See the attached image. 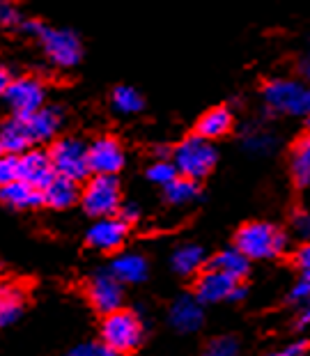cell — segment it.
Segmentation results:
<instances>
[{
    "label": "cell",
    "instance_id": "35",
    "mask_svg": "<svg viewBox=\"0 0 310 356\" xmlns=\"http://www.w3.org/2000/svg\"><path fill=\"white\" fill-rule=\"evenodd\" d=\"M0 24L3 26H17L19 24V12L14 10L12 3L0 0Z\"/></svg>",
    "mask_w": 310,
    "mask_h": 356
},
{
    "label": "cell",
    "instance_id": "7",
    "mask_svg": "<svg viewBox=\"0 0 310 356\" xmlns=\"http://www.w3.org/2000/svg\"><path fill=\"white\" fill-rule=\"evenodd\" d=\"M49 154L53 159L58 175L81 181L92 172L88 161V145L79 138H60L58 143H53Z\"/></svg>",
    "mask_w": 310,
    "mask_h": 356
},
{
    "label": "cell",
    "instance_id": "19",
    "mask_svg": "<svg viewBox=\"0 0 310 356\" xmlns=\"http://www.w3.org/2000/svg\"><path fill=\"white\" fill-rule=\"evenodd\" d=\"M207 267L223 271V274H228L234 280H244L248 276V271H251V257L244 255L234 246V248H225V251L216 253L207 262Z\"/></svg>",
    "mask_w": 310,
    "mask_h": 356
},
{
    "label": "cell",
    "instance_id": "5",
    "mask_svg": "<svg viewBox=\"0 0 310 356\" xmlns=\"http://www.w3.org/2000/svg\"><path fill=\"white\" fill-rule=\"evenodd\" d=\"M83 209L90 216L104 218V216H115L120 211V184L115 175H97L88 179L85 188L81 191Z\"/></svg>",
    "mask_w": 310,
    "mask_h": 356
},
{
    "label": "cell",
    "instance_id": "8",
    "mask_svg": "<svg viewBox=\"0 0 310 356\" xmlns=\"http://www.w3.org/2000/svg\"><path fill=\"white\" fill-rule=\"evenodd\" d=\"M47 99V90L37 79H12L10 88L5 92V102L17 118H28L35 111H40Z\"/></svg>",
    "mask_w": 310,
    "mask_h": 356
},
{
    "label": "cell",
    "instance_id": "28",
    "mask_svg": "<svg viewBox=\"0 0 310 356\" xmlns=\"http://www.w3.org/2000/svg\"><path fill=\"white\" fill-rule=\"evenodd\" d=\"M147 177H149V181H154V184L165 186V184H170L172 179L179 177V170H177L175 161H168V159H158L156 163L149 165Z\"/></svg>",
    "mask_w": 310,
    "mask_h": 356
},
{
    "label": "cell",
    "instance_id": "11",
    "mask_svg": "<svg viewBox=\"0 0 310 356\" xmlns=\"http://www.w3.org/2000/svg\"><path fill=\"white\" fill-rule=\"evenodd\" d=\"M90 170L97 175H117L124 165L122 145L115 138H97L92 145H88Z\"/></svg>",
    "mask_w": 310,
    "mask_h": 356
},
{
    "label": "cell",
    "instance_id": "17",
    "mask_svg": "<svg viewBox=\"0 0 310 356\" xmlns=\"http://www.w3.org/2000/svg\"><path fill=\"white\" fill-rule=\"evenodd\" d=\"M42 191H44V204H49L53 209H67L81 198L76 179L65 175H56L51 184L44 186Z\"/></svg>",
    "mask_w": 310,
    "mask_h": 356
},
{
    "label": "cell",
    "instance_id": "1",
    "mask_svg": "<svg viewBox=\"0 0 310 356\" xmlns=\"http://www.w3.org/2000/svg\"><path fill=\"white\" fill-rule=\"evenodd\" d=\"M234 246L251 260H269L287 248V234L278 225L251 221L244 223L234 234Z\"/></svg>",
    "mask_w": 310,
    "mask_h": 356
},
{
    "label": "cell",
    "instance_id": "40",
    "mask_svg": "<svg viewBox=\"0 0 310 356\" xmlns=\"http://www.w3.org/2000/svg\"><path fill=\"white\" fill-rule=\"evenodd\" d=\"M244 297H246V287L241 283H237V287H234L232 294H230V301H241Z\"/></svg>",
    "mask_w": 310,
    "mask_h": 356
},
{
    "label": "cell",
    "instance_id": "23",
    "mask_svg": "<svg viewBox=\"0 0 310 356\" xmlns=\"http://www.w3.org/2000/svg\"><path fill=\"white\" fill-rule=\"evenodd\" d=\"M111 271L122 283H142L147 278V260L138 253L117 255L111 264Z\"/></svg>",
    "mask_w": 310,
    "mask_h": 356
},
{
    "label": "cell",
    "instance_id": "41",
    "mask_svg": "<svg viewBox=\"0 0 310 356\" xmlns=\"http://www.w3.org/2000/svg\"><path fill=\"white\" fill-rule=\"evenodd\" d=\"M299 327H310V304L304 306V310H301V317H299Z\"/></svg>",
    "mask_w": 310,
    "mask_h": 356
},
{
    "label": "cell",
    "instance_id": "37",
    "mask_svg": "<svg viewBox=\"0 0 310 356\" xmlns=\"http://www.w3.org/2000/svg\"><path fill=\"white\" fill-rule=\"evenodd\" d=\"M117 216L124 218L127 223H133L136 218H138V207H136V204H120Z\"/></svg>",
    "mask_w": 310,
    "mask_h": 356
},
{
    "label": "cell",
    "instance_id": "18",
    "mask_svg": "<svg viewBox=\"0 0 310 356\" xmlns=\"http://www.w3.org/2000/svg\"><path fill=\"white\" fill-rule=\"evenodd\" d=\"M230 129H232L230 108L216 106V108H209L205 115H200L198 124H195V134L207 140H216V138H223L225 134H230Z\"/></svg>",
    "mask_w": 310,
    "mask_h": 356
},
{
    "label": "cell",
    "instance_id": "43",
    "mask_svg": "<svg viewBox=\"0 0 310 356\" xmlns=\"http://www.w3.org/2000/svg\"><path fill=\"white\" fill-rule=\"evenodd\" d=\"M308 129H310V115H308Z\"/></svg>",
    "mask_w": 310,
    "mask_h": 356
},
{
    "label": "cell",
    "instance_id": "24",
    "mask_svg": "<svg viewBox=\"0 0 310 356\" xmlns=\"http://www.w3.org/2000/svg\"><path fill=\"white\" fill-rule=\"evenodd\" d=\"M205 251H202L200 246H195V244H186V246H179L175 253H172V269L177 271V274L181 276H191L195 274L202 264H205Z\"/></svg>",
    "mask_w": 310,
    "mask_h": 356
},
{
    "label": "cell",
    "instance_id": "16",
    "mask_svg": "<svg viewBox=\"0 0 310 356\" xmlns=\"http://www.w3.org/2000/svg\"><path fill=\"white\" fill-rule=\"evenodd\" d=\"M24 120H26L30 140L47 143V140H53V136L58 134L60 122H63V115H60L58 108H44L42 106L40 111H35L33 115H28Z\"/></svg>",
    "mask_w": 310,
    "mask_h": 356
},
{
    "label": "cell",
    "instance_id": "4",
    "mask_svg": "<svg viewBox=\"0 0 310 356\" xmlns=\"http://www.w3.org/2000/svg\"><path fill=\"white\" fill-rule=\"evenodd\" d=\"M101 340L115 354L136 352L142 343V324L131 310H113L101 322Z\"/></svg>",
    "mask_w": 310,
    "mask_h": 356
},
{
    "label": "cell",
    "instance_id": "31",
    "mask_svg": "<svg viewBox=\"0 0 310 356\" xmlns=\"http://www.w3.org/2000/svg\"><path fill=\"white\" fill-rule=\"evenodd\" d=\"M72 356H115V352L111 350L106 343H83L79 347H74Z\"/></svg>",
    "mask_w": 310,
    "mask_h": 356
},
{
    "label": "cell",
    "instance_id": "39",
    "mask_svg": "<svg viewBox=\"0 0 310 356\" xmlns=\"http://www.w3.org/2000/svg\"><path fill=\"white\" fill-rule=\"evenodd\" d=\"M299 74L310 83V56H306V58L299 63Z\"/></svg>",
    "mask_w": 310,
    "mask_h": 356
},
{
    "label": "cell",
    "instance_id": "32",
    "mask_svg": "<svg viewBox=\"0 0 310 356\" xmlns=\"http://www.w3.org/2000/svg\"><path fill=\"white\" fill-rule=\"evenodd\" d=\"M290 301H292V304H297V306H308L310 304V278L301 276L299 283L292 287Z\"/></svg>",
    "mask_w": 310,
    "mask_h": 356
},
{
    "label": "cell",
    "instance_id": "34",
    "mask_svg": "<svg viewBox=\"0 0 310 356\" xmlns=\"http://www.w3.org/2000/svg\"><path fill=\"white\" fill-rule=\"evenodd\" d=\"M294 264H297L301 276L310 278V239L306 241V244H301L299 251L294 253Z\"/></svg>",
    "mask_w": 310,
    "mask_h": 356
},
{
    "label": "cell",
    "instance_id": "26",
    "mask_svg": "<svg viewBox=\"0 0 310 356\" xmlns=\"http://www.w3.org/2000/svg\"><path fill=\"white\" fill-rule=\"evenodd\" d=\"M113 106L120 111V113H124V115H133V113H138L142 111V97L138 90H133L129 86H117L115 90H113Z\"/></svg>",
    "mask_w": 310,
    "mask_h": 356
},
{
    "label": "cell",
    "instance_id": "20",
    "mask_svg": "<svg viewBox=\"0 0 310 356\" xmlns=\"http://www.w3.org/2000/svg\"><path fill=\"white\" fill-rule=\"evenodd\" d=\"M26 306V294L12 283H0V329L10 327L21 317Z\"/></svg>",
    "mask_w": 310,
    "mask_h": 356
},
{
    "label": "cell",
    "instance_id": "25",
    "mask_svg": "<svg viewBox=\"0 0 310 356\" xmlns=\"http://www.w3.org/2000/svg\"><path fill=\"white\" fill-rule=\"evenodd\" d=\"M198 179H191V177H184L179 175L177 179H172L170 184L163 186L165 191V200H168L170 204H186L198 198V184H195Z\"/></svg>",
    "mask_w": 310,
    "mask_h": 356
},
{
    "label": "cell",
    "instance_id": "27",
    "mask_svg": "<svg viewBox=\"0 0 310 356\" xmlns=\"http://www.w3.org/2000/svg\"><path fill=\"white\" fill-rule=\"evenodd\" d=\"M244 145L248 152L253 154H269L271 149L276 147V136H271L264 129H255V131H248L244 138Z\"/></svg>",
    "mask_w": 310,
    "mask_h": 356
},
{
    "label": "cell",
    "instance_id": "2",
    "mask_svg": "<svg viewBox=\"0 0 310 356\" xmlns=\"http://www.w3.org/2000/svg\"><path fill=\"white\" fill-rule=\"evenodd\" d=\"M262 99L267 104L269 113L281 115H310V83L297 79H274L264 83Z\"/></svg>",
    "mask_w": 310,
    "mask_h": 356
},
{
    "label": "cell",
    "instance_id": "33",
    "mask_svg": "<svg viewBox=\"0 0 310 356\" xmlns=\"http://www.w3.org/2000/svg\"><path fill=\"white\" fill-rule=\"evenodd\" d=\"M292 230L299 239L308 241L310 239V214L308 211H297L292 216Z\"/></svg>",
    "mask_w": 310,
    "mask_h": 356
},
{
    "label": "cell",
    "instance_id": "21",
    "mask_svg": "<svg viewBox=\"0 0 310 356\" xmlns=\"http://www.w3.org/2000/svg\"><path fill=\"white\" fill-rule=\"evenodd\" d=\"M290 170L299 188L310 186V129L290 149Z\"/></svg>",
    "mask_w": 310,
    "mask_h": 356
},
{
    "label": "cell",
    "instance_id": "42",
    "mask_svg": "<svg viewBox=\"0 0 310 356\" xmlns=\"http://www.w3.org/2000/svg\"><path fill=\"white\" fill-rule=\"evenodd\" d=\"M5 154V149H3V145H0V156H3Z\"/></svg>",
    "mask_w": 310,
    "mask_h": 356
},
{
    "label": "cell",
    "instance_id": "10",
    "mask_svg": "<svg viewBox=\"0 0 310 356\" xmlns=\"http://www.w3.org/2000/svg\"><path fill=\"white\" fill-rule=\"evenodd\" d=\"M129 223L120 216H104L99 218L92 228L88 230V244L90 248H97L101 253H113L124 244Z\"/></svg>",
    "mask_w": 310,
    "mask_h": 356
},
{
    "label": "cell",
    "instance_id": "15",
    "mask_svg": "<svg viewBox=\"0 0 310 356\" xmlns=\"http://www.w3.org/2000/svg\"><path fill=\"white\" fill-rule=\"evenodd\" d=\"M0 200L12 209H30L44 202V191L19 177L10 184L0 186Z\"/></svg>",
    "mask_w": 310,
    "mask_h": 356
},
{
    "label": "cell",
    "instance_id": "38",
    "mask_svg": "<svg viewBox=\"0 0 310 356\" xmlns=\"http://www.w3.org/2000/svg\"><path fill=\"white\" fill-rule=\"evenodd\" d=\"M10 83H12L10 74H7V70H3V67H0V97H5L7 88H10Z\"/></svg>",
    "mask_w": 310,
    "mask_h": 356
},
{
    "label": "cell",
    "instance_id": "3",
    "mask_svg": "<svg viewBox=\"0 0 310 356\" xmlns=\"http://www.w3.org/2000/svg\"><path fill=\"white\" fill-rule=\"evenodd\" d=\"M216 149L211 145V140L202 138V136H188L172 149V161H175L179 175L191 177V179H202L207 177L211 168L216 165Z\"/></svg>",
    "mask_w": 310,
    "mask_h": 356
},
{
    "label": "cell",
    "instance_id": "36",
    "mask_svg": "<svg viewBox=\"0 0 310 356\" xmlns=\"http://www.w3.org/2000/svg\"><path fill=\"white\" fill-rule=\"evenodd\" d=\"M308 352V343L306 340H299V343H290V345H285L281 352V356H301V354H306Z\"/></svg>",
    "mask_w": 310,
    "mask_h": 356
},
{
    "label": "cell",
    "instance_id": "6",
    "mask_svg": "<svg viewBox=\"0 0 310 356\" xmlns=\"http://www.w3.org/2000/svg\"><path fill=\"white\" fill-rule=\"evenodd\" d=\"M42 42V49L47 53V58L51 60L56 67H63V70H72L81 63L83 56V47L76 33L72 30H60V28H42V33L37 35Z\"/></svg>",
    "mask_w": 310,
    "mask_h": 356
},
{
    "label": "cell",
    "instance_id": "30",
    "mask_svg": "<svg viewBox=\"0 0 310 356\" xmlns=\"http://www.w3.org/2000/svg\"><path fill=\"white\" fill-rule=\"evenodd\" d=\"M205 352L209 356H234L239 352V343L232 336H218L214 340H209Z\"/></svg>",
    "mask_w": 310,
    "mask_h": 356
},
{
    "label": "cell",
    "instance_id": "14",
    "mask_svg": "<svg viewBox=\"0 0 310 356\" xmlns=\"http://www.w3.org/2000/svg\"><path fill=\"white\" fill-rule=\"evenodd\" d=\"M58 175L56 165H53V159L49 152H42V149H33V152L21 154V179L30 181L37 188L49 186L53 177Z\"/></svg>",
    "mask_w": 310,
    "mask_h": 356
},
{
    "label": "cell",
    "instance_id": "22",
    "mask_svg": "<svg viewBox=\"0 0 310 356\" xmlns=\"http://www.w3.org/2000/svg\"><path fill=\"white\" fill-rule=\"evenodd\" d=\"M30 143L33 140H30L24 118L14 115L12 120H7V122H3V127H0V145H3L5 152H10V154L26 152Z\"/></svg>",
    "mask_w": 310,
    "mask_h": 356
},
{
    "label": "cell",
    "instance_id": "9",
    "mask_svg": "<svg viewBox=\"0 0 310 356\" xmlns=\"http://www.w3.org/2000/svg\"><path fill=\"white\" fill-rule=\"evenodd\" d=\"M88 297L90 304H92L99 313L108 315L113 310L122 308V280H120L113 271H99L88 285Z\"/></svg>",
    "mask_w": 310,
    "mask_h": 356
},
{
    "label": "cell",
    "instance_id": "29",
    "mask_svg": "<svg viewBox=\"0 0 310 356\" xmlns=\"http://www.w3.org/2000/svg\"><path fill=\"white\" fill-rule=\"evenodd\" d=\"M21 177V156L5 152L0 156V186Z\"/></svg>",
    "mask_w": 310,
    "mask_h": 356
},
{
    "label": "cell",
    "instance_id": "12",
    "mask_svg": "<svg viewBox=\"0 0 310 356\" xmlns=\"http://www.w3.org/2000/svg\"><path fill=\"white\" fill-rule=\"evenodd\" d=\"M241 280H234L228 274L218 269H207L205 274L198 278L195 283V297H198L202 304H218V301H230L232 290L237 287Z\"/></svg>",
    "mask_w": 310,
    "mask_h": 356
},
{
    "label": "cell",
    "instance_id": "13",
    "mask_svg": "<svg viewBox=\"0 0 310 356\" xmlns=\"http://www.w3.org/2000/svg\"><path fill=\"white\" fill-rule=\"evenodd\" d=\"M202 301L198 297H184L175 299V304L170 306V313H168V320H170V327L179 331V333H193L202 327L205 322V313H202Z\"/></svg>",
    "mask_w": 310,
    "mask_h": 356
}]
</instances>
